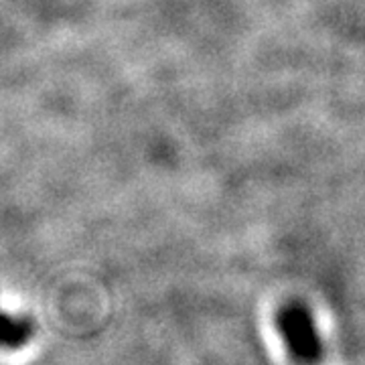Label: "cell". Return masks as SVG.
I'll use <instances>...</instances> for the list:
<instances>
[{
    "label": "cell",
    "instance_id": "7a4b0ae2",
    "mask_svg": "<svg viewBox=\"0 0 365 365\" xmlns=\"http://www.w3.org/2000/svg\"><path fill=\"white\" fill-rule=\"evenodd\" d=\"M35 337V323L29 317H16L0 311V347L21 349Z\"/></svg>",
    "mask_w": 365,
    "mask_h": 365
},
{
    "label": "cell",
    "instance_id": "6da1fadb",
    "mask_svg": "<svg viewBox=\"0 0 365 365\" xmlns=\"http://www.w3.org/2000/svg\"><path fill=\"white\" fill-rule=\"evenodd\" d=\"M276 325L287 343L288 353L299 364L317 365L323 359V339L307 304L297 300L284 304L276 314Z\"/></svg>",
    "mask_w": 365,
    "mask_h": 365
}]
</instances>
